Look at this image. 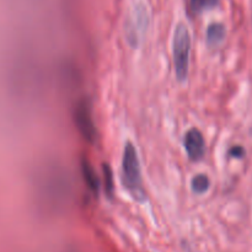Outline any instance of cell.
Here are the masks:
<instances>
[{
  "instance_id": "cell-1",
  "label": "cell",
  "mask_w": 252,
  "mask_h": 252,
  "mask_svg": "<svg viewBox=\"0 0 252 252\" xmlns=\"http://www.w3.org/2000/svg\"><path fill=\"white\" fill-rule=\"evenodd\" d=\"M149 26V12L144 0H132L125 21V33L128 43L138 47L144 39Z\"/></svg>"
},
{
  "instance_id": "cell-2",
  "label": "cell",
  "mask_w": 252,
  "mask_h": 252,
  "mask_svg": "<svg viewBox=\"0 0 252 252\" xmlns=\"http://www.w3.org/2000/svg\"><path fill=\"white\" fill-rule=\"evenodd\" d=\"M122 177L125 187L137 201L143 202L145 198L144 189H143L142 172L138 154L132 143H127L123 150L122 158Z\"/></svg>"
},
{
  "instance_id": "cell-3",
  "label": "cell",
  "mask_w": 252,
  "mask_h": 252,
  "mask_svg": "<svg viewBox=\"0 0 252 252\" xmlns=\"http://www.w3.org/2000/svg\"><path fill=\"white\" fill-rule=\"evenodd\" d=\"M189 52H191V34L186 25L179 24L175 29L172 53H174L175 73L180 83H185L189 76Z\"/></svg>"
},
{
  "instance_id": "cell-4",
  "label": "cell",
  "mask_w": 252,
  "mask_h": 252,
  "mask_svg": "<svg viewBox=\"0 0 252 252\" xmlns=\"http://www.w3.org/2000/svg\"><path fill=\"white\" fill-rule=\"evenodd\" d=\"M74 121L84 139L90 144H94L97 138V132H96V127L91 117L90 106L88 101L83 100L76 105L75 111H74Z\"/></svg>"
},
{
  "instance_id": "cell-5",
  "label": "cell",
  "mask_w": 252,
  "mask_h": 252,
  "mask_svg": "<svg viewBox=\"0 0 252 252\" xmlns=\"http://www.w3.org/2000/svg\"><path fill=\"white\" fill-rule=\"evenodd\" d=\"M184 145L187 157L192 161H199L203 159L204 153H206V142H204L203 134L197 128L187 130L184 138Z\"/></svg>"
},
{
  "instance_id": "cell-6",
  "label": "cell",
  "mask_w": 252,
  "mask_h": 252,
  "mask_svg": "<svg viewBox=\"0 0 252 252\" xmlns=\"http://www.w3.org/2000/svg\"><path fill=\"white\" fill-rule=\"evenodd\" d=\"M81 175H83V179L88 189L94 194H97L98 191H100V180H98L97 174L94 170L93 165L90 164V161L86 158L81 159Z\"/></svg>"
},
{
  "instance_id": "cell-7",
  "label": "cell",
  "mask_w": 252,
  "mask_h": 252,
  "mask_svg": "<svg viewBox=\"0 0 252 252\" xmlns=\"http://www.w3.org/2000/svg\"><path fill=\"white\" fill-rule=\"evenodd\" d=\"M226 34L225 26L220 22H213L207 29V43L214 47L220 44L224 41Z\"/></svg>"
},
{
  "instance_id": "cell-8",
  "label": "cell",
  "mask_w": 252,
  "mask_h": 252,
  "mask_svg": "<svg viewBox=\"0 0 252 252\" xmlns=\"http://www.w3.org/2000/svg\"><path fill=\"white\" fill-rule=\"evenodd\" d=\"M191 187L192 191L196 194H203L211 187V180L207 175L204 174H198L197 176H194L191 181Z\"/></svg>"
},
{
  "instance_id": "cell-9",
  "label": "cell",
  "mask_w": 252,
  "mask_h": 252,
  "mask_svg": "<svg viewBox=\"0 0 252 252\" xmlns=\"http://www.w3.org/2000/svg\"><path fill=\"white\" fill-rule=\"evenodd\" d=\"M102 172H103V189H105L106 196H107L108 198H112L113 193H115V186H113V174L110 165L103 164Z\"/></svg>"
},
{
  "instance_id": "cell-10",
  "label": "cell",
  "mask_w": 252,
  "mask_h": 252,
  "mask_svg": "<svg viewBox=\"0 0 252 252\" xmlns=\"http://www.w3.org/2000/svg\"><path fill=\"white\" fill-rule=\"evenodd\" d=\"M219 0H189V6L194 14L204 11V10L212 9L218 4Z\"/></svg>"
},
{
  "instance_id": "cell-11",
  "label": "cell",
  "mask_w": 252,
  "mask_h": 252,
  "mask_svg": "<svg viewBox=\"0 0 252 252\" xmlns=\"http://www.w3.org/2000/svg\"><path fill=\"white\" fill-rule=\"evenodd\" d=\"M229 154H230V157L236 158V159H241V158H244V155H245V150H244V148L240 147V145H236V147H233L229 150Z\"/></svg>"
}]
</instances>
